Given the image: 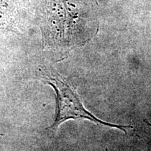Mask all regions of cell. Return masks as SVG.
Instances as JSON below:
<instances>
[{"instance_id": "obj_2", "label": "cell", "mask_w": 151, "mask_h": 151, "mask_svg": "<svg viewBox=\"0 0 151 151\" xmlns=\"http://www.w3.org/2000/svg\"><path fill=\"white\" fill-rule=\"evenodd\" d=\"M45 83L50 86L56 92L57 113L53 123L49 130L56 132L60 124L69 120L86 119L97 124L113 127L127 133L132 126L116 124L100 120L85 108L76 90L65 78L56 71H48L42 76Z\"/></svg>"}, {"instance_id": "obj_1", "label": "cell", "mask_w": 151, "mask_h": 151, "mask_svg": "<svg viewBox=\"0 0 151 151\" xmlns=\"http://www.w3.org/2000/svg\"><path fill=\"white\" fill-rule=\"evenodd\" d=\"M70 0H42L39 9V22L44 50H60L76 42V6Z\"/></svg>"}, {"instance_id": "obj_3", "label": "cell", "mask_w": 151, "mask_h": 151, "mask_svg": "<svg viewBox=\"0 0 151 151\" xmlns=\"http://www.w3.org/2000/svg\"><path fill=\"white\" fill-rule=\"evenodd\" d=\"M25 11V0H0V30L18 32Z\"/></svg>"}]
</instances>
